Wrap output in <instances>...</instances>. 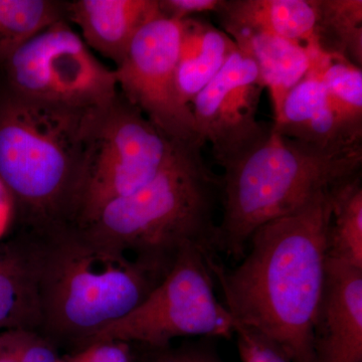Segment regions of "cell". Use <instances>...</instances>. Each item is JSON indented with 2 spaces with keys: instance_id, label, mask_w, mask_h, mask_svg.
<instances>
[{
  "instance_id": "cell-22",
  "label": "cell",
  "mask_w": 362,
  "mask_h": 362,
  "mask_svg": "<svg viewBox=\"0 0 362 362\" xmlns=\"http://www.w3.org/2000/svg\"><path fill=\"white\" fill-rule=\"evenodd\" d=\"M0 350L18 362H61L56 345L35 330L0 331Z\"/></svg>"
},
{
  "instance_id": "cell-12",
  "label": "cell",
  "mask_w": 362,
  "mask_h": 362,
  "mask_svg": "<svg viewBox=\"0 0 362 362\" xmlns=\"http://www.w3.org/2000/svg\"><path fill=\"white\" fill-rule=\"evenodd\" d=\"M66 11L86 45L116 66L141 28L162 16L158 0H71Z\"/></svg>"
},
{
  "instance_id": "cell-14",
  "label": "cell",
  "mask_w": 362,
  "mask_h": 362,
  "mask_svg": "<svg viewBox=\"0 0 362 362\" xmlns=\"http://www.w3.org/2000/svg\"><path fill=\"white\" fill-rule=\"evenodd\" d=\"M216 14L226 35L237 30L266 33L318 49L315 0H223Z\"/></svg>"
},
{
  "instance_id": "cell-2",
  "label": "cell",
  "mask_w": 362,
  "mask_h": 362,
  "mask_svg": "<svg viewBox=\"0 0 362 362\" xmlns=\"http://www.w3.org/2000/svg\"><path fill=\"white\" fill-rule=\"evenodd\" d=\"M40 312L39 332L71 352L141 304L164 277L77 226L26 235Z\"/></svg>"
},
{
  "instance_id": "cell-9",
  "label": "cell",
  "mask_w": 362,
  "mask_h": 362,
  "mask_svg": "<svg viewBox=\"0 0 362 362\" xmlns=\"http://www.w3.org/2000/svg\"><path fill=\"white\" fill-rule=\"evenodd\" d=\"M181 23L161 18L141 28L116 66L119 92L169 139L199 144L192 109L176 86Z\"/></svg>"
},
{
  "instance_id": "cell-24",
  "label": "cell",
  "mask_w": 362,
  "mask_h": 362,
  "mask_svg": "<svg viewBox=\"0 0 362 362\" xmlns=\"http://www.w3.org/2000/svg\"><path fill=\"white\" fill-rule=\"evenodd\" d=\"M140 346L143 350L139 357L136 356V362H225L206 343L180 347H171V344L161 347Z\"/></svg>"
},
{
  "instance_id": "cell-10",
  "label": "cell",
  "mask_w": 362,
  "mask_h": 362,
  "mask_svg": "<svg viewBox=\"0 0 362 362\" xmlns=\"http://www.w3.org/2000/svg\"><path fill=\"white\" fill-rule=\"evenodd\" d=\"M265 88L251 57L237 49L225 66L190 104L199 144L209 143L223 168L256 146L272 130L258 120Z\"/></svg>"
},
{
  "instance_id": "cell-17",
  "label": "cell",
  "mask_w": 362,
  "mask_h": 362,
  "mask_svg": "<svg viewBox=\"0 0 362 362\" xmlns=\"http://www.w3.org/2000/svg\"><path fill=\"white\" fill-rule=\"evenodd\" d=\"M37 280L26 237L0 251V331H40Z\"/></svg>"
},
{
  "instance_id": "cell-15",
  "label": "cell",
  "mask_w": 362,
  "mask_h": 362,
  "mask_svg": "<svg viewBox=\"0 0 362 362\" xmlns=\"http://www.w3.org/2000/svg\"><path fill=\"white\" fill-rule=\"evenodd\" d=\"M228 35L256 64L259 82L270 94L275 120L288 94L308 73L316 47L308 49L266 33L237 30Z\"/></svg>"
},
{
  "instance_id": "cell-3",
  "label": "cell",
  "mask_w": 362,
  "mask_h": 362,
  "mask_svg": "<svg viewBox=\"0 0 362 362\" xmlns=\"http://www.w3.org/2000/svg\"><path fill=\"white\" fill-rule=\"evenodd\" d=\"M197 144H181L144 187L104 206L83 228L93 240L165 277L183 247L218 252L220 176Z\"/></svg>"
},
{
  "instance_id": "cell-23",
  "label": "cell",
  "mask_w": 362,
  "mask_h": 362,
  "mask_svg": "<svg viewBox=\"0 0 362 362\" xmlns=\"http://www.w3.org/2000/svg\"><path fill=\"white\" fill-rule=\"evenodd\" d=\"M235 335L242 362H291L278 345L258 331L235 322Z\"/></svg>"
},
{
  "instance_id": "cell-1",
  "label": "cell",
  "mask_w": 362,
  "mask_h": 362,
  "mask_svg": "<svg viewBox=\"0 0 362 362\" xmlns=\"http://www.w3.org/2000/svg\"><path fill=\"white\" fill-rule=\"evenodd\" d=\"M331 211L329 189L259 228L235 268L206 259L235 322L270 339L291 362H314L313 325L325 280Z\"/></svg>"
},
{
  "instance_id": "cell-20",
  "label": "cell",
  "mask_w": 362,
  "mask_h": 362,
  "mask_svg": "<svg viewBox=\"0 0 362 362\" xmlns=\"http://www.w3.org/2000/svg\"><path fill=\"white\" fill-rule=\"evenodd\" d=\"M331 110L351 134L362 138V69L341 57L312 52Z\"/></svg>"
},
{
  "instance_id": "cell-27",
  "label": "cell",
  "mask_w": 362,
  "mask_h": 362,
  "mask_svg": "<svg viewBox=\"0 0 362 362\" xmlns=\"http://www.w3.org/2000/svg\"><path fill=\"white\" fill-rule=\"evenodd\" d=\"M0 362H18L11 354L0 350Z\"/></svg>"
},
{
  "instance_id": "cell-6",
  "label": "cell",
  "mask_w": 362,
  "mask_h": 362,
  "mask_svg": "<svg viewBox=\"0 0 362 362\" xmlns=\"http://www.w3.org/2000/svg\"><path fill=\"white\" fill-rule=\"evenodd\" d=\"M181 144L120 92L111 103L94 109L86 133L74 226L88 225L107 204L147 185Z\"/></svg>"
},
{
  "instance_id": "cell-5",
  "label": "cell",
  "mask_w": 362,
  "mask_h": 362,
  "mask_svg": "<svg viewBox=\"0 0 362 362\" xmlns=\"http://www.w3.org/2000/svg\"><path fill=\"white\" fill-rule=\"evenodd\" d=\"M94 109L39 103L4 88L0 92V181L30 233L74 225Z\"/></svg>"
},
{
  "instance_id": "cell-13",
  "label": "cell",
  "mask_w": 362,
  "mask_h": 362,
  "mask_svg": "<svg viewBox=\"0 0 362 362\" xmlns=\"http://www.w3.org/2000/svg\"><path fill=\"white\" fill-rule=\"evenodd\" d=\"M278 134L321 147L361 144L331 110L322 81L313 66L288 94L278 118L272 123Z\"/></svg>"
},
{
  "instance_id": "cell-19",
  "label": "cell",
  "mask_w": 362,
  "mask_h": 362,
  "mask_svg": "<svg viewBox=\"0 0 362 362\" xmlns=\"http://www.w3.org/2000/svg\"><path fill=\"white\" fill-rule=\"evenodd\" d=\"M316 44L362 69L361 0H315Z\"/></svg>"
},
{
  "instance_id": "cell-21",
  "label": "cell",
  "mask_w": 362,
  "mask_h": 362,
  "mask_svg": "<svg viewBox=\"0 0 362 362\" xmlns=\"http://www.w3.org/2000/svg\"><path fill=\"white\" fill-rule=\"evenodd\" d=\"M66 1L0 0V66L49 25L66 20Z\"/></svg>"
},
{
  "instance_id": "cell-25",
  "label": "cell",
  "mask_w": 362,
  "mask_h": 362,
  "mask_svg": "<svg viewBox=\"0 0 362 362\" xmlns=\"http://www.w3.org/2000/svg\"><path fill=\"white\" fill-rule=\"evenodd\" d=\"M61 362H136L131 343L101 340L61 356Z\"/></svg>"
},
{
  "instance_id": "cell-26",
  "label": "cell",
  "mask_w": 362,
  "mask_h": 362,
  "mask_svg": "<svg viewBox=\"0 0 362 362\" xmlns=\"http://www.w3.org/2000/svg\"><path fill=\"white\" fill-rule=\"evenodd\" d=\"M223 0H158L163 18L176 21L194 18L195 14L218 11Z\"/></svg>"
},
{
  "instance_id": "cell-7",
  "label": "cell",
  "mask_w": 362,
  "mask_h": 362,
  "mask_svg": "<svg viewBox=\"0 0 362 362\" xmlns=\"http://www.w3.org/2000/svg\"><path fill=\"white\" fill-rule=\"evenodd\" d=\"M207 258L211 257L199 247H183L171 270L146 299L90 343L120 340L161 347L180 337L230 339L235 335V319L216 297Z\"/></svg>"
},
{
  "instance_id": "cell-8",
  "label": "cell",
  "mask_w": 362,
  "mask_h": 362,
  "mask_svg": "<svg viewBox=\"0 0 362 362\" xmlns=\"http://www.w3.org/2000/svg\"><path fill=\"white\" fill-rule=\"evenodd\" d=\"M4 89L65 108H100L119 94L115 71L97 59L68 21L49 25L2 64Z\"/></svg>"
},
{
  "instance_id": "cell-18",
  "label": "cell",
  "mask_w": 362,
  "mask_h": 362,
  "mask_svg": "<svg viewBox=\"0 0 362 362\" xmlns=\"http://www.w3.org/2000/svg\"><path fill=\"white\" fill-rule=\"evenodd\" d=\"M327 259L362 269L361 173L330 189Z\"/></svg>"
},
{
  "instance_id": "cell-4",
  "label": "cell",
  "mask_w": 362,
  "mask_h": 362,
  "mask_svg": "<svg viewBox=\"0 0 362 362\" xmlns=\"http://www.w3.org/2000/svg\"><path fill=\"white\" fill-rule=\"evenodd\" d=\"M362 143L321 147L271 132L223 166L218 252L242 259L252 233L361 173Z\"/></svg>"
},
{
  "instance_id": "cell-11",
  "label": "cell",
  "mask_w": 362,
  "mask_h": 362,
  "mask_svg": "<svg viewBox=\"0 0 362 362\" xmlns=\"http://www.w3.org/2000/svg\"><path fill=\"white\" fill-rule=\"evenodd\" d=\"M313 354L314 362H362V269L326 261Z\"/></svg>"
},
{
  "instance_id": "cell-16",
  "label": "cell",
  "mask_w": 362,
  "mask_h": 362,
  "mask_svg": "<svg viewBox=\"0 0 362 362\" xmlns=\"http://www.w3.org/2000/svg\"><path fill=\"white\" fill-rule=\"evenodd\" d=\"M176 86L181 102L192 100L218 73L233 52L235 42L221 28L194 18L181 21Z\"/></svg>"
}]
</instances>
